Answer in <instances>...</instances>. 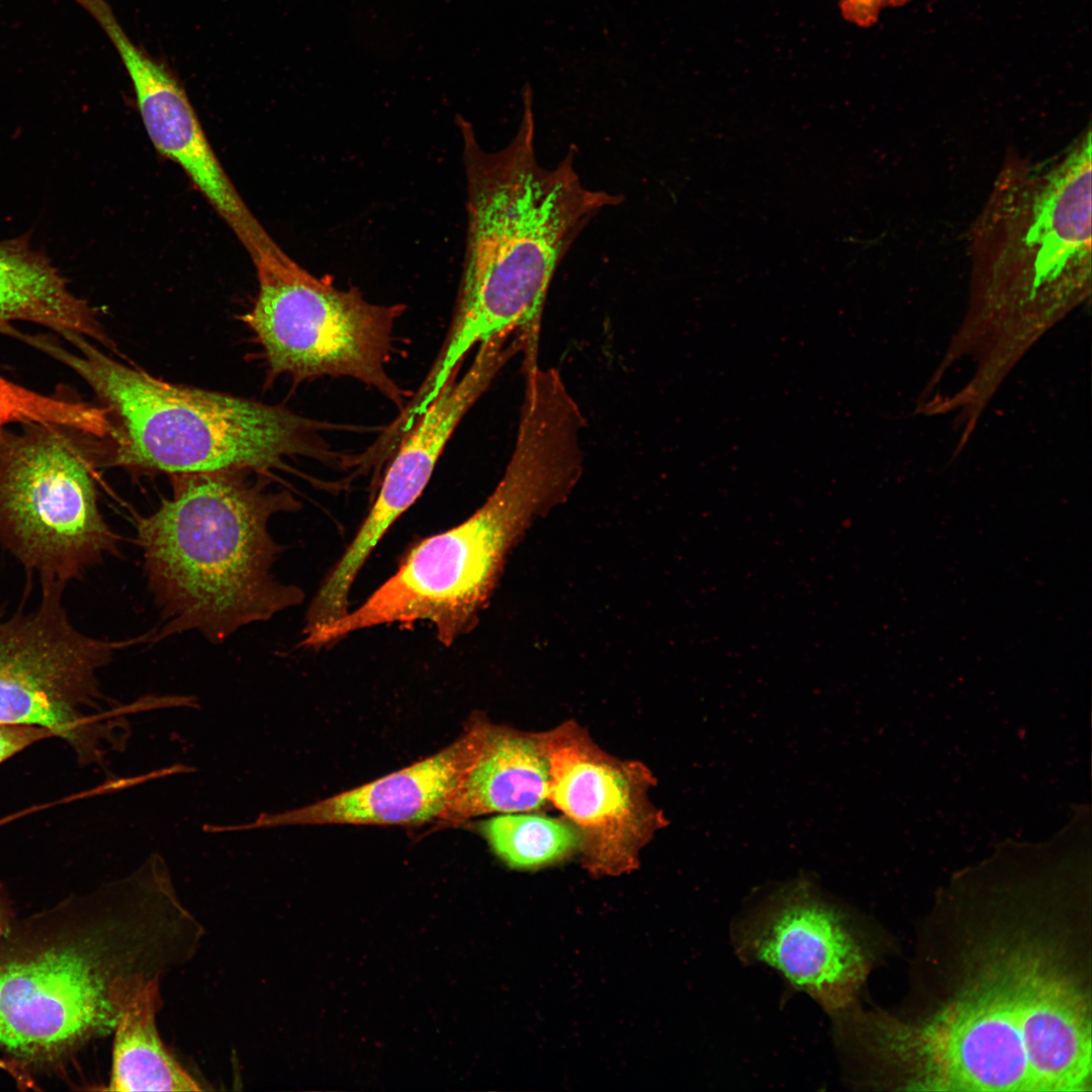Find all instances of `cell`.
Masks as SVG:
<instances>
[{
  "label": "cell",
  "mask_w": 1092,
  "mask_h": 1092,
  "mask_svg": "<svg viewBox=\"0 0 1092 1092\" xmlns=\"http://www.w3.org/2000/svg\"><path fill=\"white\" fill-rule=\"evenodd\" d=\"M8 930V920L2 907L0 906V938H3Z\"/></svg>",
  "instance_id": "7402d4cb"
},
{
  "label": "cell",
  "mask_w": 1092,
  "mask_h": 1092,
  "mask_svg": "<svg viewBox=\"0 0 1092 1092\" xmlns=\"http://www.w3.org/2000/svg\"><path fill=\"white\" fill-rule=\"evenodd\" d=\"M536 733L548 762V801L578 828L584 868L598 877L638 868L641 850L668 823L649 797L652 771L611 755L573 720Z\"/></svg>",
  "instance_id": "7c38bea8"
},
{
  "label": "cell",
  "mask_w": 1092,
  "mask_h": 1092,
  "mask_svg": "<svg viewBox=\"0 0 1092 1092\" xmlns=\"http://www.w3.org/2000/svg\"><path fill=\"white\" fill-rule=\"evenodd\" d=\"M87 436L47 423L0 433V543L41 585L65 587L118 550L98 508Z\"/></svg>",
  "instance_id": "9c48e42d"
},
{
  "label": "cell",
  "mask_w": 1092,
  "mask_h": 1092,
  "mask_svg": "<svg viewBox=\"0 0 1092 1092\" xmlns=\"http://www.w3.org/2000/svg\"><path fill=\"white\" fill-rule=\"evenodd\" d=\"M516 354V346L504 337L480 344L469 368L443 386L401 437L372 508L318 588L326 603H349L351 587L371 552L423 493L457 426Z\"/></svg>",
  "instance_id": "4fadbf2b"
},
{
  "label": "cell",
  "mask_w": 1092,
  "mask_h": 1092,
  "mask_svg": "<svg viewBox=\"0 0 1092 1092\" xmlns=\"http://www.w3.org/2000/svg\"><path fill=\"white\" fill-rule=\"evenodd\" d=\"M163 977L139 975L125 986L113 1028L108 1091H201L160 1035Z\"/></svg>",
  "instance_id": "ac0fdd59"
},
{
  "label": "cell",
  "mask_w": 1092,
  "mask_h": 1092,
  "mask_svg": "<svg viewBox=\"0 0 1092 1092\" xmlns=\"http://www.w3.org/2000/svg\"><path fill=\"white\" fill-rule=\"evenodd\" d=\"M477 831L509 868L537 870L580 851L578 828L565 816L540 812L503 813L477 823Z\"/></svg>",
  "instance_id": "d6986e66"
},
{
  "label": "cell",
  "mask_w": 1092,
  "mask_h": 1092,
  "mask_svg": "<svg viewBox=\"0 0 1092 1092\" xmlns=\"http://www.w3.org/2000/svg\"><path fill=\"white\" fill-rule=\"evenodd\" d=\"M1090 124L1057 156L1005 155L969 232L974 301L996 310H1054L1090 290Z\"/></svg>",
  "instance_id": "52a82bcc"
},
{
  "label": "cell",
  "mask_w": 1092,
  "mask_h": 1092,
  "mask_svg": "<svg viewBox=\"0 0 1092 1092\" xmlns=\"http://www.w3.org/2000/svg\"><path fill=\"white\" fill-rule=\"evenodd\" d=\"M737 956L778 971L827 1013L856 1003L875 958L868 927L807 877L764 893L732 928Z\"/></svg>",
  "instance_id": "8fae6325"
},
{
  "label": "cell",
  "mask_w": 1092,
  "mask_h": 1092,
  "mask_svg": "<svg viewBox=\"0 0 1092 1092\" xmlns=\"http://www.w3.org/2000/svg\"><path fill=\"white\" fill-rule=\"evenodd\" d=\"M30 240L27 233L0 241V334L9 335L14 322H27L63 338L77 334L116 351L95 308L71 291L46 252Z\"/></svg>",
  "instance_id": "e0dca14e"
},
{
  "label": "cell",
  "mask_w": 1092,
  "mask_h": 1092,
  "mask_svg": "<svg viewBox=\"0 0 1092 1092\" xmlns=\"http://www.w3.org/2000/svg\"><path fill=\"white\" fill-rule=\"evenodd\" d=\"M53 733L44 728L0 722V763Z\"/></svg>",
  "instance_id": "44dd1931"
},
{
  "label": "cell",
  "mask_w": 1092,
  "mask_h": 1092,
  "mask_svg": "<svg viewBox=\"0 0 1092 1092\" xmlns=\"http://www.w3.org/2000/svg\"><path fill=\"white\" fill-rule=\"evenodd\" d=\"M581 469L573 425L547 408H524L505 473L482 506L415 544L361 606L303 634L301 645L320 648L363 629L428 621L450 646L476 624L509 550L532 518L561 500Z\"/></svg>",
  "instance_id": "5b68a950"
},
{
  "label": "cell",
  "mask_w": 1092,
  "mask_h": 1092,
  "mask_svg": "<svg viewBox=\"0 0 1092 1092\" xmlns=\"http://www.w3.org/2000/svg\"><path fill=\"white\" fill-rule=\"evenodd\" d=\"M120 59L155 148L183 169L244 247L259 240L265 230L224 172L176 77L138 46Z\"/></svg>",
  "instance_id": "9a60e30c"
},
{
  "label": "cell",
  "mask_w": 1092,
  "mask_h": 1092,
  "mask_svg": "<svg viewBox=\"0 0 1092 1092\" xmlns=\"http://www.w3.org/2000/svg\"><path fill=\"white\" fill-rule=\"evenodd\" d=\"M63 586L41 585L38 607L6 617L0 612V722L44 728L65 740L84 763L104 761V743L121 748L124 706L99 709L97 670L115 651L149 639L126 641L87 636L63 605Z\"/></svg>",
  "instance_id": "30bf717a"
},
{
  "label": "cell",
  "mask_w": 1092,
  "mask_h": 1092,
  "mask_svg": "<svg viewBox=\"0 0 1092 1092\" xmlns=\"http://www.w3.org/2000/svg\"><path fill=\"white\" fill-rule=\"evenodd\" d=\"M1088 906H936V979L910 1014L868 1010L862 1057L885 1086L932 1091H1091ZM922 952V951H921ZM927 954V953H926Z\"/></svg>",
  "instance_id": "6da1fadb"
},
{
  "label": "cell",
  "mask_w": 1092,
  "mask_h": 1092,
  "mask_svg": "<svg viewBox=\"0 0 1092 1092\" xmlns=\"http://www.w3.org/2000/svg\"><path fill=\"white\" fill-rule=\"evenodd\" d=\"M65 340L76 350L41 335H29L27 344L73 370L102 404L107 446L95 467L175 475L267 473L292 457L347 463L323 437L332 424L282 405L169 383L118 362L81 335Z\"/></svg>",
  "instance_id": "8992f818"
},
{
  "label": "cell",
  "mask_w": 1092,
  "mask_h": 1092,
  "mask_svg": "<svg viewBox=\"0 0 1092 1092\" xmlns=\"http://www.w3.org/2000/svg\"><path fill=\"white\" fill-rule=\"evenodd\" d=\"M518 128L502 149H484L472 124L457 120L466 182L464 262L449 332L412 402L422 412L457 373L467 353L521 331L536 354L553 277L571 246L623 196L586 186L569 151L554 167L536 152L531 89L522 90Z\"/></svg>",
  "instance_id": "7a4b0ae2"
},
{
  "label": "cell",
  "mask_w": 1092,
  "mask_h": 1092,
  "mask_svg": "<svg viewBox=\"0 0 1092 1092\" xmlns=\"http://www.w3.org/2000/svg\"><path fill=\"white\" fill-rule=\"evenodd\" d=\"M912 0H838L842 18L857 27L875 25L888 8L903 7Z\"/></svg>",
  "instance_id": "ffe728a7"
},
{
  "label": "cell",
  "mask_w": 1092,
  "mask_h": 1092,
  "mask_svg": "<svg viewBox=\"0 0 1092 1092\" xmlns=\"http://www.w3.org/2000/svg\"><path fill=\"white\" fill-rule=\"evenodd\" d=\"M88 906L64 933L0 953V1049L18 1060L53 1063L109 1033L126 983L186 965L203 939L156 856Z\"/></svg>",
  "instance_id": "3957f363"
},
{
  "label": "cell",
  "mask_w": 1092,
  "mask_h": 1092,
  "mask_svg": "<svg viewBox=\"0 0 1092 1092\" xmlns=\"http://www.w3.org/2000/svg\"><path fill=\"white\" fill-rule=\"evenodd\" d=\"M547 758L537 733L491 722L480 713L476 747L437 825L514 812H540L548 801Z\"/></svg>",
  "instance_id": "2e32d148"
},
{
  "label": "cell",
  "mask_w": 1092,
  "mask_h": 1092,
  "mask_svg": "<svg viewBox=\"0 0 1092 1092\" xmlns=\"http://www.w3.org/2000/svg\"><path fill=\"white\" fill-rule=\"evenodd\" d=\"M473 714L450 745L404 768L313 804L262 813L243 824L216 825L218 833L290 825H419L436 822L454 797L473 756L479 729Z\"/></svg>",
  "instance_id": "5bb4252c"
},
{
  "label": "cell",
  "mask_w": 1092,
  "mask_h": 1092,
  "mask_svg": "<svg viewBox=\"0 0 1092 1092\" xmlns=\"http://www.w3.org/2000/svg\"><path fill=\"white\" fill-rule=\"evenodd\" d=\"M249 473L171 475L172 495L136 520V543L164 623L156 639L193 630L220 643L302 603L301 588L272 573L283 547L269 532L273 516L300 505Z\"/></svg>",
  "instance_id": "277c9868"
},
{
  "label": "cell",
  "mask_w": 1092,
  "mask_h": 1092,
  "mask_svg": "<svg viewBox=\"0 0 1092 1092\" xmlns=\"http://www.w3.org/2000/svg\"><path fill=\"white\" fill-rule=\"evenodd\" d=\"M258 293L242 320L262 347L268 380L296 383L349 377L375 389L400 413L407 392L389 375L396 321L405 305L377 304L357 287L316 277L273 240L252 258Z\"/></svg>",
  "instance_id": "ba28073f"
}]
</instances>
